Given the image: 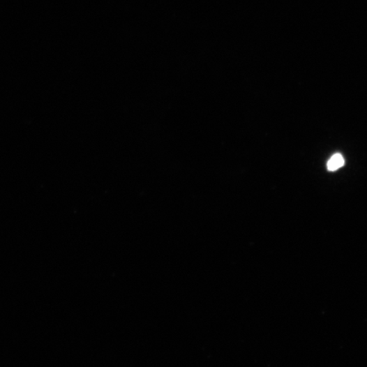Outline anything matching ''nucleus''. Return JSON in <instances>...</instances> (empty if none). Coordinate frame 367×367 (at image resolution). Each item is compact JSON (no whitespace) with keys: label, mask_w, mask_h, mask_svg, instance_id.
<instances>
[{"label":"nucleus","mask_w":367,"mask_h":367,"mask_svg":"<svg viewBox=\"0 0 367 367\" xmlns=\"http://www.w3.org/2000/svg\"><path fill=\"white\" fill-rule=\"evenodd\" d=\"M345 165V159L341 154H335L327 163V170L329 171H336L340 169Z\"/></svg>","instance_id":"1"}]
</instances>
